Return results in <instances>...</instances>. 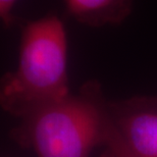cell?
Returning a JSON list of instances; mask_svg holds the SVG:
<instances>
[{"instance_id": "1", "label": "cell", "mask_w": 157, "mask_h": 157, "mask_svg": "<svg viewBox=\"0 0 157 157\" xmlns=\"http://www.w3.org/2000/svg\"><path fill=\"white\" fill-rule=\"evenodd\" d=\"M21 28L17 68L3 76L0 87L2 109L20 119L71 94L62 21L48 14Z\"/></svg>"}, {"instance_id": "2", "label": "cell", "mask_w": 157, "mask_h": 157, "mask_svg": "<svg viewBox=\"0 0 157 157\" xmlns=\"http://www.w3.org/2000/svg\"><path fill=\"white\" fill-rule=\"evenodd\" d=\"M108 101L97 81H88L77 94L21 118L11 138L38 157H90L105 143Z\"/></svg>"}, {"instance_id": "3", "label": "cell", "mask_w": 157, "mask_h": 157, "mask_svg": "<svg viewBox=\"0 0 157 157\" xmlns=\"http://www.w3.org/2000/svg\"><path fill=\"white\" fill-rule=\"evenodd\" d=\"M108 110L121 140L135 156L157 157V98L108 102Z\"/></svg>"}, {"instance_id": "4", "label": "cell", "mask_w": 157, "mask_h": 157, "mask_svg": "<svg viewBox=\"0 0 157 157\" xmlns=\"http://www.w3.org/2000/svg\"><path fill=\"white\" fill-rule=\"evenodd\" d=\"M65 12L81 25L92 28L118 26L130 17L134 0H63Z\"/></svg>"}, {"instance_id": "5", "label": "cell", "mask_w": 157, "mask_h": 157, "mask_svg": "<svg viewBox=\"0 0 157 157\" xmlns=\"http://www.w3.org/2000/svg\"><path fill=\"white\" fill-rule=\"evenodd\" d=\"M104 145L107 147V152L111 157H136L128 149L124 141L121 140L118 132L112 124L110 115H109V122Z\"/></svg>"}, {"instance_id": "6", "label": "cell", "mask_w": 157, "mask_h": 157, "mask_svg": "<svg viewBox=\"0 0 157 157\" xmlns=\"http://www.w3.org/2000/svg\"><path fill=\"white\" fill-rule=\"evenodd\" d=\"M18 0H0V18L5 28L23 25L21 20L14 14V7Z\"/></svg>"}, {"instance_id": "7", "label": "cell", "mask_w": 157, "mask_h": 157, "mask_svg": "<svg viewBox=\"0 0 157 157\" xmlns=\"http://www.w3.org/2000/svg\"><path fill=\"white\" fill-rule=\"evenodd\" d=\"M104 157H111V156H110V154H109L108 152H106V154H105V156H104Z\"/></svg>"}]
</instances>
